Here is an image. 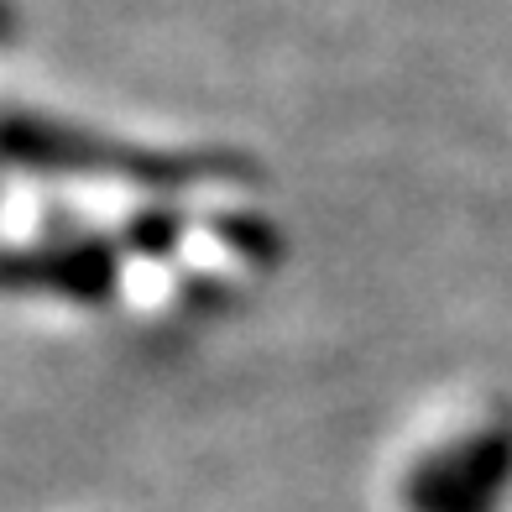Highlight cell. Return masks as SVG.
I'll return each mask as SVG.
<instances>
[{
	"mask_svg": "<svg viewBox=\"0 0 512 512\" xmlns=\"http://www.w3.org/2000/svg\"><path fill=\"white\" fill-rule=\"evenodd\" d=\"M121 277L115 262L100 246H74V241H53V246H27V251H6L0 256V288H27V293H63V298H100L110 293Z\"/></svg>",
	"mask_w": 512,
	"mask_h": 512,
	"instance_id": "cell-2",
	"label": "cell"
},
{
	"mask_svg": "<svg viewBox=\"0 0 512 512\" xmlns=\"http://www.w3.org/2000/svg\"><path fill=\"white\" fill-rule=\"evenodd\" d=\"M6 37H11V11L0 6V42H6Z\"/></svg>",
	"mask_w": 512,
	"mask_h": 512,
	"instance_id": "cell-3",
	"label": "cell"
},
{
	"mask_svg": "<svg viewBox=\"0 0 512 512\" xmlns=\"http://www.w3.org/2000/svg\"><path fill=\"white\" fill-rule=\"evenodd\" d=\"M512 465L507 434H476L460 450H439L408 481L413 512H492Z\"/></svg>",
	"mask_w": 512,
	"mask_h": 512,
	"instance_id": "cell-1",
	"label": "cell"
}]
</instances>
